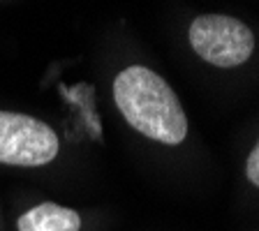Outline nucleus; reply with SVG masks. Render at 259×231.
<instances>
[{"instance_id": "1", "label": "nucleus", "mask_w": 259, "mask_h": 231, "mask_svg": "<svg viewBox=\"0 0 259 231\" xmlns=\"http://www.w3.org/2000/svg\"><path fill=\"white\" fill-rule=\"evenodd\" d=\"M113 102L125 123L146 139L178 146L188 136L181 100L157 72L144 65H130L113 79Z\"/></svg>"}, {"instance_id": "2", "label": "nucleus", "mask_w": 259, "mask_h": 231, "mask_svg": "<svg viewBox=\"0 0 259 231\" xmlns=\"http://www.w3.org/2000/svg\"><path fill=\"white\" fill-rule=\"evenodd\" d=\"M60 139L51 125L19 111L0 109V164L44 167L58 157Z\"/></svg>"}, {"instance_id": "3", "label": "nucleus", "mask_w": 259, "mask_h": 231, "mask_svg": "<svg viewBox=\"0 0 259 231\" xmlns=\"http://www.w3.org/2000/svg\"><path fill=\"white\" fill-rule=\"evenodd\" d=\"M190 44L201 60L229 70L248 63L254 51V35L248 26L234 16L201 14L188 30Z\"/></svg>"}, {"instance_id": "4", "label": "nucleus", "mask_w": 259, "mask_h": 231, "mask_svg": "<svg viewBox=\"0 0 259 231\" xmlns=\"http://www.w3.org/2000/svg\"><path fill=\"white\" fill-rule=\"evenodd\" d=\"M16 231H81V215L54 201H44L19 215Z\"/></svg>"}, {"instance_id": "5", "label": "nucleus", "mask_w": 259, "mask_h": 231, "mask_svg": "<svg viewBox=\"0 0 259 231\" xmlns=\"http://www.w3.org/2000/svg\"><path fill=\"white\" fill-rule=\"evenodd\" d=\"M245 176L254 188H259V139L254 144V148L250 151L248 160H245Z\"/></svg>"}]
</instances>
